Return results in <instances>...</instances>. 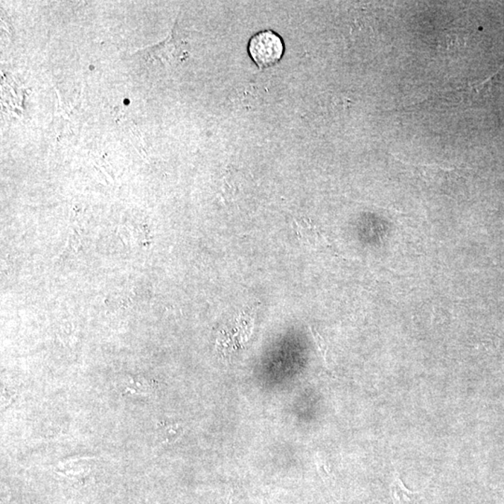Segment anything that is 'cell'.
Here are the masks:
<instances>
[{"label": "cell", "instance_id": "obj_5", "mask_svg": "<svg viewBox=\"0 0 504 504\" xmlns=\"http://www.w3.org/2000/svg\"><path fill=\"white\" fill-rule=\"evenodd\" d=\"M310 330L311 332V334H312L315 340V344H316L317 348V349H319L320 353V355H322V359L323 361H324L326 366L328 367V344L324 340V338L320 336L319 332H317L316 329L312 327V326H310Z\"/></svg>", "mask_w": 504, "mask_h": 504}, {"label": "cell", "instance_id": "obj_2", "mask_svg": "<svg viewBox=\"0 0 504 504\" xmlns=\"http://www.w3.org/2000/svg\"><path fill=\"white\" fill-rule=\"evenodd\" d=\"M406 165L419 180L440 192L447 191L463 177V169L442 168L434 165Z\"/></svg>", "mask_w": 504, "mask_h": 504}, {"label": "cell", "instance_id": "obj_1", "mask_svg": "<svg viewBox=\"0 0 504 504\" xmlns=\"http://www.w3.org/2000/svg\"><path fill=\"white\" fill-rule=\"evenodd\" d=\"M284 49L283 40L272 30L259 32L250 40L247 45L250 57L260 69L276 65L283 57Z\"/></svg>", "mask_w": 504, "mask_h": 504}, {"label": "cell", "instance_id": "obj_3", "mask_svg": "<svg viewBox=\"0 0 504 504\" xmlns=\"http://www.w3.org/2000/svg\"><path fill=\"white\" fill-rule=\"evenodd\" d=\"M297 238L305 246L315 250H330L334 252L333 243L322 228L308 218H297L294 221Z\"/></svg>", "mask_w": 504, "mask_h": 504}, {"label": "cell", "instance_id": "obj_4", "mask_svg": "<svg viewBox=\"0 0 504 504\" xmlns=\"http://www.w3.org/2000/svg\"><path fill=\"white\" fill-rule=\"evenodd\" d=\"M390 495H392L394 504H416L418 503V492L411 491L406 488L397 473H395L394 479L390 485Z\"/></svg>", "mask_w": 504, "mask_h": 504}]
</instances>
